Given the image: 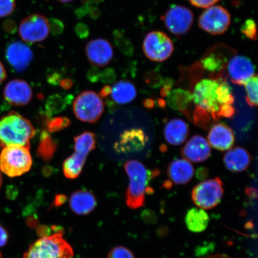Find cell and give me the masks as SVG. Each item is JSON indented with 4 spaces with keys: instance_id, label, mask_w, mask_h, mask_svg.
Wrapping results in <instances>:
<instances>
[{
    "instance_id": "cell-1",
    "label": "cell",
    "mask_w": 258,
    "mask_h": 258,
    "mask_svg": "<svg viewBox=\"0 0 258 258\" xmlns=\"http://www.w3.org/2000/svg\"><path fill=\"white\" fill-rule=\"evenodd\" d=\"M221 77L202 79L196 84L192 93L196 105L194 119L198 124L208 125L218 120L222 105L219 102L218 88Z\"/></svg>"
},
{
    "instance_id": "cell-2",
    "label": "cell",
    "mask_w": 258,
    "mask_h": 258,
    "mask_svg": "<svg viewBox=\"0 0 258 258\" xmlns=\"http://www.w3.org/2000/svg\"><path fill=\"white\" fill-rule=\"evenodd\" d=\"M124 169L129 177V184L125 193V203L132 209L143 207L146 195L153 192L150 183L159 172L147 169L140 161L135 160L127 161Z\"/></svg>"
},
{
    "instance_id": "cell-3",
    "label": "cell",
    "mask_w": 258,
    "mask_h": 258,
    "mask_svg": "<svg viewBox=\"0 0 258 258\" xmlns=\"http://www.w3.org/2000/svg\"><path fill=\"white\" fill-rule=\"evenodd\" d=\"M35 130L30 120L12 111L0 119V145L3 148L18 145L28 148Z\"/></svg>"
},
{
    "instance_id": "cell-4",
    "label": "cell",
    "mask_w": 258,
    "mask_h": 258,
    "mask_svg": "<svg viewBox=\"0 0 258 258\" xmlns=\"http://www.w3.org/2000/svg\"><path fill=\"white\" fill-rule=\"evenodd\" d=\"M73 256L72 247L64 239L62 233H57L35 241L23 258H72Z\"/></svg>"
},
{
    "instance_id": "cell-5",
    "label": "cell",
    "mask_w": 258,
    "mask_h": 258,
    "mask_svg": "<svg viewBox=\"0 0 258 258\" xmlns=\"http://www.w3.org/2000/svg\"><path fill=\"white\" fill-rule=\"evenodd\" d=\"M74 142L75 151L63 164L64 175L69 179H76L82 173L87 157L96 147V135L92 132H85L74 138Z\"/></svg>"
},
{
    "instance_id": "cell-6",
    "label": "cell",
    "mask_w": 258,
    "mask_h": 258,
    "mask_svg": "<svg viewBox=\"0 0 258 258\" xmlns=\"http://www.w3.org/2000/svg\"><path fill=\"white\" fill-rule=\"evenodd\" d=\"M32 164L30 148L10 145L3 148L0 153V170L9 177L24 175L31 169Z\"/></svg>"
},
{
    "instance_id": "cell-7",
    "label": "cell",
    "mask_w": 258,
    "mask_h": 258,
    "mask_svg": "<svg viewBox=\"0 0 258 258\" xmlns=\"http://www.w3.org/2000/svg\"><path fill=\"white\" fill-rule=\"evenodd\" d=\"M223 195V183L219 177H215L197 185L192 189L191 198L198 208L209 210L217 207Z\"/></svg>"
},
{
    "instance_id": "cell-8",
    "label": "cell",
    "mask_w": 258,
    "mask_h": 258,
    "mask_svg": "<svg viewBox=\"0 0 258 258\" xmlns=\"http://www.w3.org/2000/svg\"><path fill=\"white\" fill-rule=\"evenodd\" d=\"M74 114L79 120L95 122L101 118L104 105L101 97L93 91H85L77 97L73 104Z\"/></svg>"
},
{
    "instance_id": "cell-9",
    "label": "cell",
    "mask_w": 258,
    "mask_h": 258,
    "mask_svg": "<svg viewBox=\"0 0 258 258\" xmlns=\"http://www.w3.org/2000/svg\"><path fill=\"white\" fill-rule=\"evenodd\" d=\"M145 55L154 62H163L172 55L173 41L168 35L160 31L149 32L144 38L143 46Z\"/></svg>"
},
{
    "instance_id": "cell-10",
    "label": "cell",
    "mask_w": 258,
    "mask_h": 258,
    "mask_svg": "<svg viewBox=\"0 0 258 258\" xmlns=\"http://www.w3.org/2000/svg\"><path fill=\"white\" fill-rule=\"evenodd\" d=\"M231 15L227 9L214 5L205 10L199 18V27L213 35H222L231 24Z\"/></svg>"
},
{
    "instance_id": "cell-11",
    "label": "cell",
    "mask_w": 258,
    "mask_h": 258,
    "mask_svg": "<svg viewBox=\"0 0 258 258\" xmlns=\"http://www.w3.org/2000/svg\"><path fill=\"white\" fill-rule=\"evenodd\" d=\"M161 19L171 33L176 36H181L191 29L194 22V15L185 6L173 5L167 10Z\"/></svg>"
},
{
    "instance_id": "cell-12",
    "label": "cell",
    "mask_w": 258,
    "mask_h": 258,
    "mask_svg": "<svg viewBox=\"0 0 258 258\" xmlns=\"http://www.w3.org/2000/svg\"><path fill=\"white\" fill-rule=\"evenodd\" d=\"M47 19L40 14H32L21 22L19 35L24 41L35 43L44 40L49 34Z\"/></svg>"
},
{
    "instance_id": "cell-13",
    "label": "cell",
    "mask_w": 258,
    "mask_h": 258,
    "mask_svg": "<svg viewBox=\"0 0 258 258\" xmlns=\"http://www.w3.org/2000/svg\"><path fill=\"white\" fill-rule=\"evenodd\" d=\"M86 53L89 62L99 68L107 66L114 56L112 44L104 38L90 41L86 46Z\"/></svg>"
},
{
    "instance_id": "cell-14",
    "label": "cell",
    "mask_w": 258,
    "mask_h": 258,
    "mask_svg": "<svg viewBox=\"0 0 258 258\" xmlns=\"http://www.w3.org/2000/svg\"><path fill=\"white\" fill-rule=\"evenodd\" d=\"M227 70L232 83L243 86L255 75V67L249 58L243 55H235L227 63Z\"/></svg>"
},
{
    "instance_id": "cell-15",
    "label": "cell",
    "mask_w": 258,
    "mask_h": 258,
    "mask_svg": "<svg viewBox=\"0 0 258 258\" xmlns=\"http://www.w3.org/2000/svg\"><path fill=\"white\" fill-rule=\"evenodd\" d=\"M6 56L15 72L22 73L30 66L34 54L27 45L16 41L10 44L6 48Z\"/></svg>"
},
{
    "instance_id": "cell-16",
    "label": "cell",
    "mask_w": 258,
    "mask_h": 258,
    "mask_svg": "<svg viewBox=\"0 0 258 258\" xmlns=\"http://www.w3.org/2000/svg\"><path fill=\"white\" fill-rule=\"evenodd\" d=\"M4 97L9 104L22 106L29 104L32 98V90L24 80L15 79L7 84L4 89Z\"/></svg>"
},
{
    "instance_id": "cell-17",
    "label": "cell",
    "mask_w": 258,
    "mask_h": 258,
    "mask_svg": "<svg viewBox=\"0 0 258 258\" xmlns=\"http://www.w3.org/2000/svg\"><path fill=\"white\" fill-rule=\"evenodd\" d=\"M148 138L141 128H132L122 134L120 140L115 144V150L121 153H131L143 150Z\"/></svg>"
},
{
    "instance_id": "cell-18",
    "label": "cell",
    "mask_w": 258,
    "mask_h": 258,
    "mask_svg": "<svg viewBox=\"0 0 258 258\" xmlns=\"http://www.w3.org/2000/svg\"><path fill=\"white\" fill-rule=\"evenodd\" d=\"M186 160L193 163H201L211 155V147L208 141L200 135H195L187 142L181 150Z\"/></svg>"
},
{
    "instance_id": "cell-19",
    "label": "cell",
    "mask_w": 258,
    "mask_h": 258,
    "mask_svg": "<svg viewBox=\"0 0 258 258\" xmlns=\"http://www.w3.org/2000/svg\"><path fill=\"white\" fill-rule=\"evenodd\" d=\"M208 143L215 149L227 151L234 144V134L232 129L224 123L215 124L208 134Z\"/></svg>"
},
{
    "instance_id": "cell-20",
    "label": "cell",
    "mask_w": 258,
    "mask_h": 258,
    "mask_svg": "<svg viewBox=\"0 0 258 258\" xmlns=\"http://www.w3.org/2000/svg\"><path fill=\"white\" fill-rule=\"evenodd\" d=\"M194 174L195 169L188 160L182 159L173 161L167 168V176L170 179L169 186L173 183L175 185L186 184L191 180Z\"/></svg>"
},
{
    "instance_id": "cell-21",
    "label": "cell",
    "mask_w": 258,
    "mask_h": 258,
    "mask_svg": "<svg viewBox=\"0 0 258 258\" xmlns=\"http://www.w3.org/2000/svg\"><path fill=\"white\" fill-rule=\"evenodd\" d=\"M250 162V154L240 147L230 149L224 156L225 166L232 172H243L249 167Z\"/></svg>"
},
{
    "instance_id": "cell-22",
    "label": "cell",
    "mask_w": 258,
    "mask_h": 258,
    "mask_svg": "<svg viewBox=\"0 0 258 258\" xmlns=\"http://www.w3.org/2000/svg\"><path fill=\"white\" fill-rule=\"evenodd\" d=\"M72 211L78 215H86L91 213L96 206V199L92 192L79 190L72 194L70 199Z\"/></svg>"
},
{
    "instance_id": "cell-23",
    "label": "cell",
    "mask_w": 258,
    "mask_h": 258,
    "mask_svg": "<svg viewBox=\"0 0 258 258\" xmlns=\"http://www.w3.org/2000/svg\"><path fill=\"white\" fill-rule=\"evenodd\" d=\"M189 127L181 119L175 118L167 122L164 130V138L170 145H180L188 136Z\"/></svg>"
},
{
    "instance_id": "cell-24",
    "label": "cell",
    "mask_w": 258,
    "mask_h": 258,
    "mask_svg": "<svg viewBox=\"0 0 258 258\" xmlns=\"http://www.w3.org/2000/svg\"><path fill=\"white\" fill-rule=\"evenodd\" d=\"M110 94L117 104L124 105L133 101L137 97V92L133 83L121 80L113 86Z\"/></svg>"
},
{
    "instance_id": "cell-25",
    "label": "cell",
    "mask_w": 258,
    "mask_h": 258,
    "mask_svg": "<svg viewBox=\"0 0 258 258\" xmlns=\"http://www.w3.org/2000/svg\"><path fill=\"white\" fill-rule=\"evenodd\" d=\"M185 220L189 231L193 233H202L208 228L210 218L204 209L194 208L187 212Z\"/></svg>"
},
{
    "instance_id": "cell-26",
    "label": "cell",
    "mask_w": 258,
    "mask_h": 258,
    "mask_svg": "<svg viewBox=\"0 0 258 258\" xmlns=\"http://www.w3.org/2000/svg\"><path fill=\"white\" fill-rule=\"evenodd\" d=\"M167 96V104L177 111H186L193 100L192 93L182 89H174Z\"/></svg>"
},
{
    "instance_id": "cell-27",
    "label": "cell",
    "mask_w": 258,
    "mask_h": 258,
    "mask_svg": "<svg viewBox=\"0 0 258 258\" xmlns=\"http://www.w3.org/2000/svg\"><path fill=\"white\" fill-rule=\"evenodd\" d=\"M225 57L222 54L215 52V51H210L203 57L201 61L202 67L207 72L219 75L225 66L227 64Z\"/></svg>"
},
{
    "instance_id": "cell-28",
    "label": "cell",
    "mask_w": 258,
    "mask_h": 258,
    "mask_svg": "<svg viewBox=\"0 0 258 258\" xmlns=\"http://www.w3.org/2000/svg\"><path fill=\"white\" fill-rule=\"evenodd\" d=\"M57 148V144L46 132L41 135L40 142L37 154L44 161H49L52 159Z\"/></svg>"
},
{
    "instance_id": "cell-29",
    "label": "cell",
    "mask_w": 258,
    "mask_h": 258,
    "mask_svg": "<svg viewBox=\"0 0 258 258\" xmlns=\"http://www.w3.org/2000/svg\"><path fill=\"white\" fill-rule=\"evenodd\" d=\"M71 95L56 94L51 95L47 99L46 105L47 114L48 117L62 112L68 104L72 101Z\"/></svg>"
},
{
    "instance_id": "cell-30",
    "label": "cell",
    "mask_w": 258,
    "mask_h": 258,
    "mask_svg": "<svg viewBox=\"0 0 258 258\" xmlns=\"http://www.w3.org/2000/svg\"><path fill=\"white\" fill-rule=\"evenodd\" d=\"M257 76L255 74L243 85L246 92V102L251 107L257 105Z\"/></svg>"
},
{
    "instance_id": "cell-31",
    "label": "cell",
    "mask_w": 258,
    "mask_h": 258,
    "mask_svg": "<svg viewBox=\"0 0 258 258\" xmlns=\"http://www.w3.org/2000/svg\"><path fill=\"white\" fill-rule=\"evenodd\" d=\"M241 33L251 40L257 39V30L255 22L253 19H247L241 28Z\"/></svg>"
},
{
    "instance_id": "cell-32",
    "label": "cell",
    "mask_w": 258,
    "mask_h": 258,
    "mask_svg": "<svg viewBox=\"0 0 258 258\" xmlns=\"http://www.w3.org/2000/svg\"><path fill=\"white\" fill-rule=\"evenodd\" d=\"M70 124L69 118L66 117H56L47 122V128L50 132H55L62 130Z\"/></svg>"
},
{
    "instance_id": "cell-33",
    "label": "cell",
    "mask_w": 258,
    "mask_h": 258,
    "mask_svg": "<svg viewBox=\"0 0 258 258\" xmlns=\"http://www.w3.org/2000/svg\"><path fill=\"white\" fill-rule=\"evenodd\" d=\"M107 258H135L133 253L124 246H117L109 251Z\"/></svg>"
},
{
    "instance_id": "cell-34",
    "label": "cell",
    "mask_w": 258,
    "mask_h": 258,
    "mask_svg": "<svg viewBox=\"0 0 258 258\" xmlns=\"http://www.w3.org/2000/svg\"><path fill=\"white\" fill-rule=\"evenodd\" d=\"M15 8V0H0V17H6L11 15Z\"/></svg>"
},
{
    "instance_id": "cell-35",
    "label": "cell",
    "mask_w": 258,
    "mask_h": 258,
    "mask_svg": "<svg viewBox=\"0 0 258 258\" xmlns=\"http://www.w3.org/2000/svg\"><path fill=\"white\" fill-rule=\"evenodd\" d=\"M114 38L119 48H120L124 52H131V50L128 49L130 45H129V41L127 38H125L123 35L117 31L115 32Z\"/></svg>"
},
{
    "instance_id": "cell-36",
    "label": "cell",
    "mask_w": 258,
    "mask_h": 258,
    "mask_svg": "<svg viewBox=\"0 0 258 258\" xmlns=\"http://www.w3.org/2000/svg\"><path fill=\"white\" fill-rule=\"evenodd\" d=\"M187 1H188L195 7L207 9L215 5L219 0H187Z\"/></svg>"
},
{
    "instance_id": "cell-37",
    "label": "cell",
    "mask_w": 258,
    "mask_h": 258,
    "mask_svg": "<svg viewBox=\"0 0 258 258\" xmlns=\"http://www.w3.org/2000/svg\"><path fill=\"white\" fill-rule=\"evenodd\" d=\"M49 24V28L52 34L54 35H59L62 33L63 30V25L62 22L57 20L56 19H51Z\"/></svg>"
},
{
    "instance_id": "cell-38",
    "label": "cell",
    "mask_w": 258,
    "mask_h": 258,
    "mask_svg": "<svg viewBox=\"0 0 258 258\" xmlns=\"http://www.w3.org/2000/svg\"><path fill=\"white\" fill-rule=\"evenodd\" d=\"M235 114V109L233 105H224L219 111V117L231 118Z\"/></svg>"
},
{
    "instance_id": "cell-39",
    "label": "cell",
    "mask_w": 258,
    "mask_h": 258,
    "mask_svg": "<svg viewBox=\"0 0 258 258\" xmlns=\"http://www.w3.org/2000/svg\"><path fill=\"white\" fill-rule=\"evenodd\" d=\"M76 30L77 34L78 35L80 38H83L88 36L89 33V28L87 27L86 24L82 23L79 24L76 26Z\"/></svg>"
},
{
    "instance_id": "cell-40",
    "label": "cell",
    "mask_w": 258,
    "mask_h": 258,
    "mask_svg": "<svg viewBox=\"0 0 258 258\" xmlns=\"http://www.w3.org/2000/svg\"><path fill=\"white\" fill-rule=\"evenodd\" d=\"M9 240V233L6 229L0 225V247L5 246Z\"/></svg>"
},
{
    "instance_id": "cell-41",
    "label": "cell",
    "mask_w": 258,
    "mask_h": 258,
    "mask_svg": "<svg viewBox=\"0 0 258 258\" xmlns=\"http://www.w3.org/2000/svg\"><path fill=\"white\" fill-rule=\"evenodd\" d=\"M6 77H7V73H6V69L3 63L0 62V84L4 82Z\"/></svg>"
},
{
    "instance_id": "cell-42",
    "label": "cell",
    "mask_w": 258,
    "mask_h": 258,
    "mask_svg": "<svg viewBox=\"0 0 258 258\" xmlns=\"http://www.w3.org/2000/svg\"><path fill=\"white\" fill-rule=\"evenodd\" d=\"M60 85L62 86V88L69 89L72 88L73 85L72 80H71L70 79H64L61 81Z\"/></svg>"
},
{
    "instance_id": "cell-43",
    "label": "cell",
    "mask_w": 258,
    "mask_h": 258,
    "mask_svg": "<svg viewBox=\"0 0 258 258\" xmlns=\"http://www.w3.org/2000/svg\"><path fill=\"white\" fill-rule=\"evenodd\" d=\"M208 172L206 171V169H199L197 172V176H198L199 179H203L205 178L207 176Z\"/></svg>"
},
{
    "instance_id": "cell-44",
    "label": "cell",
    "mask_w": 258,
    "mask_h": 258,
    "mask_svg": "<svg viewBox=\"0 0 258 258\" xmlns=\"http://www.w3.org/2000/svg\"><path fill=\"white\" fill-rule=\"evenodd\" d=\"M111 92V87L109 86H106L104 87V88L102 89L101 93H100V95H101L102 97L107 96L109 95H110Z\"/></svg>"
},
{
    "instance_id": "cell-45",
    "label": "cell",
    "mask_w": 258,
    "mask_h": 258,
    "mask_svg": "<svg viewBox=\"0 0 258 258\" xmlns=\"http://www.w3.org/2000/svg\"><path fill=\"white\" fill-rule=\"evenodd\" d=\"M204 258H233L225 254H217L209 256Z\"/></svg>"
},
{
    "instance_id": "cell-46",
    "label": "cell",
    "mask_w": 258,
    "mask_h": 258,
    "mask_svg": "<svg viewBox=\"0 0 258 258\" xmlns=\"http://www.w3.org/2000/svg\"><path fill=\"white\" fill-rule=\"evenodd\" d=\"M57 1L62 3H67L73 2V1H74V0H57Z\"/></svg>"
},
{
    "instance_id": "cell-47",
    "label": "cell",
    "mask_w": 258,
    "mask_h": 258,
    "mask_svg": "<svg viewBox=\"0 0 258 258\" xmlns=\"http://www.w3.org/2000/svg\"><path fill=\"white\" fill-rule=\"evenodd\" d=\"M3 183V177L1 172H0V188H1V187L2 186Z\"/></svg>"
},
{
    "instance_id": "cell-48",
    "label": "cell",
    "mask_w": 258,
    "mask_h": 258,
    "mask_svg": "<svg viewBox=\"0 0 258 258\" xmlns=\"http://www.w3.org/2000/svg\"><path fill=\"white\" fill-rule=\"evenodd\" d=\"M0 258H1V253H0Z\"/></svg>"
},
{
    "instance_id": "cell-49",
    "label": "cell",
    "mask_w": 258,
    "mask_h": 258,
    "mask_svg": "<svg viewBox=\"0 0 258 258\" xmlns=\"http://www.w3.org/2000/svg\"><path fill=\"white\" fill-rule=\"evenodd\" d=\"M98 1H100V0H98Z\"/></svg>"
}]
</instances>
